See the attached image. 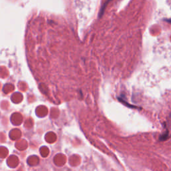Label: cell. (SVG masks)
Listing matches in <instances>:
<instances>
[{
  "label": "cell",
  "mask_w": 171,
  "mask_h": 171,
  "mask_svg": "<svg viewBox=\"0 0 171 171\" xmlns=\"http://www.w3.org/2000/svg\"><path fill=\"white\" fill-rule=\"evenodd\" d=\"M112 1V0H108V1H106V4H108V3L109 1Z\"/></svg>",
  "instance_id": "obj_1"
}]
</instances>
